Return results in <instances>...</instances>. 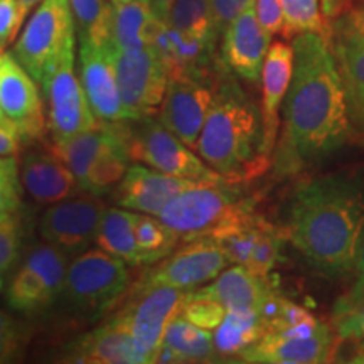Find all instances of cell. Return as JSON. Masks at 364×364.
<instances>
[{"label": "cell", "instance_id": "5bb4252c", "mask_svg": "<svg viewBox=\"0 0 364 364\" xmlns=\"http://www.w3.org/2000/svg\"><path fill=\"white\" fill-rule=\"evenodd\" d=\"M216 97V81L208 78H169L159 107V122L196 150Z\"/></svg>", "mask_w": 364, "mask_h": 364}, {"label": "cell", "instance_id": "f546056e", "mask_svg": "<svg viewBox=\"0 0 364 364\" xmlns=\"http://www.w3.org/2000/svg\"><path fill=\"white\" fill-rule=\"evenodd\" d=\"M112 134L107 144L100 150V154L91 164L88 177H86L85 193L93 196H105L113 193V189L120 184L127 171L130 167V156L124 140L118 135L115 127L110 125Z\"/></svg>", "mask_w": 364, "mask_h": 364}, {"label": "cell", "instance_id": "4316f807", "mask_svg": "<svg viewBox=\"0 0 364 364\" xmlns=\"http://www.w3.org/2000/svg\"><path fill=\"white\" fill-rule=\"evenodd\" d=\"M162 19L154 14L150 0L112 2L113 49H136L150 46Z\"/></svg>", "mask_w": 364, "mask_h": 364}, {"label": "cell", "instance_id": "cb8c5ba5", "mask_svg": "<svg viewBox=\"0 0 364 364\" xmlns=\"http://www.w3.org/2000/svg\"><path fill=\"white\" fill-rule=\"evenodd\" d=\"M19 169L22 188L41 204H54L85 193L70 167L51 149L27 152Z\"/></svg>", "mask_w": 364, "mask_h": 364}, {"label": "cell", "instance_id": "816d5d0a", "mask_svg": "<svg viewBox=\"0 0 364 364\" xmlns=\"http://www.w3.org/2000/svg\"><path fill=\"white\" fill-rule=\"evenodd\" d=\"M0 125H12L11 122H9V118L4 115V112H2V108H0ZM14 127V125H12Z\"/></svg>", "mask_w": 364, "mask_h": 364}, {"label": "cell", "instance_id": "9a60e30c", "mask_svg": "<svg viewBox=\"0 0 364 364\" xmlns=\"http://www.w3.org/2000/svg\"><path fill=\"white\" fill-rule=\"evenodd\" d=\"M228 263L230 262L225 252L215 240L198 238L186 241V247L181 250H174L140 282L149 285L174 287L189 292L215 280Z\"/></svg>", "mask_w": 364, "mask_h": 364}, {"label": "cell", "instance_id": "d4e9b609", "mask_svg": "<svg viewBox=\"0 0 364 364\" xmlns=\"http://www.w3.org/2000/svg\"><path fill=\"white\" fill-rule=\"evenodd\" d=\"M169 78H208L215 58V46L182 33L162 21L152 41Z\"/></svg>", "mask_w": 364, "mask_h": 364}, {"label": "cell", "instance_id": "7dc6e473", "mask_svg": "<svg viewBox=\"0 0 364 364\" xmlns=\"http://www.w3.org/2000/svg\"><path fill=\"white\" fill-rule=\"evenodd\" d=\"M150 4H152L154 14H156L159 19L167 21V17H169V12L172 9V4H174V0H150Z\"/></svg>", "mask_w": 364, "mask_h": 364}, {"label": "cell", "instance_id": "603a6c76", "mask_svg": "<svg viewBox=\"0 0 364 364\" xmlns=\"http://www.w3.org/2000/svg\"><path fill=\"white\" fill-rule=\"evenodd\" d=\"M63 359L90 364H145L130 332L113 317L71 341Z\"/></svg>", "mask_w": 364, "mask_h": 364}, {"label": "cell", "instance_id": "7bdbcfd3", "mask_svg": "<svg viewBox=\"0 0 364 364\" xmlns=\"http://www.w3.org/2000/svg\"><path fill=\"white\" fill-rule=\"evenodd\" d=\"M257 16L267 33L279 34L284 31V9L282 0H255Z\"/></svg>", "mask_w": 364, "mask_h": 364}, {"label": "cell", "instance_id": "60d3db41", "mask_svg": "<svg viewBox=\"0 0 364 364\" xmlns=\"http://www.w3.org/2000/svg\"><path fill=\"white\" fill-rule=\"evenodd\" d=\"M27 14L19 4V0H0V49L6 51L17 34Z\"/></svg>", "mask_w": 364, "mask_h": 364}, {"label": "cell", "instance_id": "6da1fadb", "mask_svg": "<svg viewBox=\"0 0 364 364\" xmlns=\"http://www.w3.org/2000/svg\"><path fill=\"white\" fill-rule=\"evenodd\" d=\"M294 73L284 100L277 169L294 174L339 152L351 136L348 97L329 36H295Z\"/></svg>", "mask_w": 364, "mask_h": 364}, {"label": "cell", "instance_id": "f907efd6", "mask_svg": "<svg viewBox=\"0 0 364 364\" xmlns=\"http://www.w3.org/2000/svg\"><path fill=\"white\" fill-rule=\"evenodd\" d=\"M356 359H353V363H364V339L359 341V346H358V353L356 356H354Z\"/></svg>", "mask_w": 364, "mask_h": 364}, {"label": "cell", "instance_id": "4fadbf2b", "mask_svg": "<svg viewBox=\"0 0 364 364\" xmlns=\"http://www.w3.org/2000/svg\"><path fill=\"white\" fill-rule=\"evenodd\" d=\"M211 238L225 252L228 262L248 268L255 275L268 280L279 263L284 235L252 209L221 228Z\"/></svg>", "mask_w": 364, "mask_h": 364}, {"label": "cell", "instance_id": "4dcf8cb0", "mask_svg": "<svg viewBox=\"0 0 364 364\" xmlns=\"http://www.w3.org/2000/svg\"><path fill=\"white\" fill-rule=\"evenodd\" d=\"M110 134V125L100 124L95 129L85 130L81 134L68 136V139L53 140V144L49 145V149L70 167L83 191L91 164L97 159L103 145L107 144Z\"/></svg>", "mask_w": 364, "mask_h": 364}, {"label": "cell", "instance_id": "e0dca14e", "mask_svg": "<svg viewBox=\"0 0 364 364\" xmlns=\"http://www.w3.org/2000/svg\"><path fill=\"white\" fill-rule=\"evenodd\" d=\"M329 41L343 76L349 115L364 132V9H349L331 21Z\"/></svg>", "mask_w": 364, "mask_h": 364}, {"label": "cell", "instance_id": "5b68a950", "mask_svg": "<svg viewBox=\"0 0 364 364\" xmlns=\"http://www.w3.org/2000/svg\"><path fill=\"white\" fill-rule=\"evenodd\" d=\"M233 182H198L182 191L162 209L159 218L179 235L181 241L211 238L225 228L252 211V204L231 188Z\"/></svg>", "mask_w": 364, "mask_h": 364}, {"label": "cell", "instance_id": "f1b7e54d", "mask_svg": "<svg viewBox=\"0 0 364 364\" xmlns=\"http://www.w3.org/2000/svg\"><path fill=\"white\" fill-rule=\"evenodd\" d=\"M95 243L103 252L124 260L127 265H142L135 238V213L127 211L125 208H107Z\"/></svg>", "mask_w": 364, "mask_h": 364}, {"label": "cell", "instance_id": "8fae6325", "mask_svg": "<svg viewBox=\"0 0 364 364\" xmlns=\"http://www.w3.org/2000/svg\"><path fill=\"white\" fill-rule=\"evenodd\" d=\"M105 211L107 206L100 196L88 193L49 204L39 223L41 240L53 245L71 260L97 241Z\"/></svg>", "mask_w": 364, "mask_h": 364}, {"label": "cell", "instance_id": "ab89813d", "mask_svg": "<svg viewBox=\"0 0 364 364\" xmlns=\"http://www.w3.org/2000/svg\"><path fill=\"white\" fill-rule=\"evenodd\" d=\"M22 189L17 159L0 157V218L19 211Z\"/></svg>", "mask_w": 364, "mask_h": 364}, {"label": "cell", "instance_id": "b9f144b4", "mask_svg": "<svg viewBox=\"0 0 364 364\" xmlns=\"http://www.w3.org/2000/svg\"><path fill=\"white\" fill-rule=\"evenodd\" d=\"M22 346V327L7 312L0 311V363L11 361Z\"/></svg>", "mask_w": 364, "mask_h": 364}, {"label": "cell", "instance_id": "e575fe53", "mask_svg": "<svg viewBox=\"0 0 364 364\" xmlns=\"http://www.w3.org/2000/svg\"><path fill=\"white\" fill-rule=\"evenodd\" d=\"M78 41L107 46L112 43L110 0H70Z\"/></svg>", "mask_w": 364, "mask_h": 364}, {"label": "cell", "instance_id": "f6af8a7d", "mask_svg": "<svg viewBox=\"0 0 364 364\" xmlns=\"http://www.w3.org/2000/svg\"><path fill=\"white\" fill-rule=\"evenodd\" d=\"M22 136L12 125H0V157L16 156L21 149Z\"/></svg>", "mask_w": 364, "mask_h": 364}, {"label": "cell", "instance_id": "8992f818", "mask_svg": "<svg viewBox=\"0 0 364 364\" xmlns=\"http://www.w3.org/2000/svg\"><path fill=\"white\" fill-rule=\"evenodd\" d=\"M110 125L122 136L132 161L177 177L208 182L226 181L152 115Z\"/></svg>", "mask_w": 364, "mask_h": 364}, {"label": "cell", "instance_id": "74e56055", "mask_svg": "<svg viewBox=\"0 0 364 364\" xmlns=\"http://www.w3.org/2000/svg\"><path fill=\"white\" fill-rule=\"evenodd\" d=\"M177 316L193 322L203 329L215 331L226 316V307L216 299L209 297L203 290H189L184 294Z\"/></svg>", "mask_w": 364, "mask_h": 364}, {"label": "cell", "instance_id": "7c38bea8", "mask_svg": "<svg viewBox=\"0 0 364 364\" xmlns=\"http://www.w3.org/2000/svg\"><path fill=\"white\" fill-rule=\"evenodd\" d=\"M75 51L68 53L41 83L48 102V129L53 140L68 139L100 125L75 71Z\"/></svg>", "mask_w": 364, "mask_h": 364}, {"label": "cell", "instance_id": "f35d334b", "mask_svg": "<svg viewBox=\"0 0 364 364\" xmlns=\"http://www.w3.org/2000/svg\"><path fill=\"white\" fill-rule=\"evenodd\" d=\"M22 252V220L19 213L0 218V289L14 270Z\"/></svg>", "mask_w": 364, "mask_h": 364}, {"label": "cell", "instance_id": "d590c367", "mask_svg": "<svg viewBox=\"0 0 364 364\" xmlns=\"http://www.w3.org/2000/svg\"><path fill=\"white\" fill-rule=\"evenodd\" d=\"M332 326L339 339H364V280L358 279L349 292L336 300L332 307Z\"/></svg>", "mask_w": 364, "mask_h": 364}, {"label": "cell", "instance_id": "ba28073f", "mask_svg": "<svg viewBox=\"0 0 364 364\" xmlns=\"http://www.w3.org/2000/svg\"><path fill=\"white\" fill-rule=\"evenodd\" d=\"M184 294L174 287L139 282L132 297L113 316L132 334L145 364L157 363L167 327L179 312Z\"/></svg>", "mask_w": 364, "mask_h": 364}, {"label": "cell", "instance_id": "3957f363", "mask_svg": "<svg viewBox=\"0 0 364 364\" xmlns=\"http://www.w3.org/2000/svg\"><path fill=\"white\" fill-rule=\"evenodd\" d=\"M228 71L226 66L220 70L215 103L196 152L213 171L235 184L262 174L270 159L263 149L262 112L228 76Z\"/></svg>", "mask_w": 364, "mask_h": 364}, {"label": "cell", "instance_id": "30bf717a", "mask_svg": "<svg viewBox=\"0 0 364 364\" xmlns=\"http://www.w3.org/2000/svg\"><path fill=\"white\" fill-rule=\"evenodd\" d=\"M112 49L118 88L132 120L159 112L166 97L169 73L152 46Z\"/></svg>", "mask_w": 364, "mask_h": 364}, {"label": "cell", "instance_id": "681fc988", "mask_svg": "<svg viewBox=\"0 0 364 364\" xmlns=\"http://www.w3.org/2000/svg\"><path fill=\"white\" fill-rule=\"evenodd\" d=\"M41 2H43V0H19V4L22 6V9H24L26 14H29L34 7H38Z\"/></svg>", "mask_w": 364, "mask_h": 364}, {"label": "cell", "instance_id": "db71d44e", "mask_svg": "<svg viewBox=\"0 0 364 364\" xmlns=\"http://www.w3.org/2000/svg\"><path fill=\"white\" fill-rule=\"evenodd\" d=\"M2 53H4V51H2V49H0V56H2Z\"/></svg>", "mask_w": 364, "mask_h": 364}, {"label": "cell", "instance_id": "1f68e13d", "mask_svg": "<svg viewBox=\"0 0 364 364\" xmlns=\"http://www.w3.org/2000/svg\"><path fill=\"white\" fill-rule=\"evenodd\" d=\"M265 334L260 314L248 309L226 311L223 322L215 329L218 356H240L245 349L257 343Z\"/></svg>", "mask_w": 364, "mask_h": 364}, {"label": "cell", "instance_id": "7402d4cb", "mask_svg": "<svg viewBox=\"0 0 364 364\" xmlns=\"http://www.w3.org/2000/svg\"><path fill=\"white\" fill-rule=\"evenodd\" d=\"M294 73V48L277 41L268 49L262 70V122L263 149L270 159L277 145L280 127V108L289 91Z\"/></svg>", "mask_w": 364, "mask_h": 364}, {"label": "cell", "instance_id": "83f0119b", "mask_svg": "<svg viewBox=\"0 0 364 364\" xmlns=\"http://www.w3.org/2000/svg\"><path fill=\"white\" fill-rule=\"evenodd\" d=\"M216 356L211 332L176 316L167 327L157 363H209Z\"/></svg>", "mask_w": 364, "mask_h": 364}, {"label": "cell", "instance_id": "ac0fdd59", "mask_svg": "<svg viewBox=\"0 0 364 364\" xmlns=\"http://www.w3.org/2000/svg\"><path fill=\"white\" fill-rule=\"evenodd\" d=\"M80 80L95 117L100 124H120L132 120L118 88L110 44L100 46L78 41Z\"/></svg>", "mask_w": 364, "mask_h": 364}, {"label": "cell", "instance_id": "f5cc1de1", "mask_svg": "<svg viewBox=\"0 0 364 364\" xmlns=\"http://www.w3.org/2000/svg\"><path fill=\"white\" fill-rule=\"evenodd\" d=\"M113 4H122V2H132V0H110Z\"/></svg>", "mask_w": 364, "mask_h": 364}, {"label": "cell", "instance_id": "ee69618b", "mask_svg": "<svg viewBox=\"0 0 364 364\" xmlns=\"http://www.w3.org/2000/svg\"><path fill=\"white\" fill-rule=\"evenodd\" d=\"M211 2L213 17L220 36L228 26L233 22L253 0H209Z\"/></svg>", "mask_w": 364, "mask_h": 364}, {"label": "cell", "instance_id": "ffe728a7", "mask_svg": "<svg viewBox=\"0 0 364 364\" xmlns=\"http://www.w3.org/2000/svg\"><path fill=\"white\" fill-rule=\"evenodd\" d=\"M198 182L203 181L171 176L145 164H134L112 194L113 201L120 208L159 216L177 194L193 188Z\"/></svg>", "mask_w": 364, "mask_h": 364}, {"label": "cell", "instance_id": "7a4b0ae2", "mask_svg": "<svg viewBox=\"0 0 364 364\" xmlns=\"http://www.w3.org/2000/svg\"><path fill=\"white\" fill-rule=\"evenodd\" d=\"M364 226V179L329 174L299 186L285 235L318 273L339 279L356 268Z\"/></svg>", "mask_w": 364, "mask_h": 364}, {"label": "cell", "instance_id": "8d00e7d4", "mask_svg": "<svg viewBox=\"0 0 364 364\" xmlns=\"http://www.w3.org/2000/svg\"><path fill=\"white\" fill-rule=\"evenodd\" d=\"M284 9V33L285 36H297L304 33L327 34L329 29L321 11V0H282Z\"/></svg>", "mask_w": 364, "mask_h": 364}, {"label": "cell", "instance_id": "836d02e7", "mask_svg": "<svg viewBox=\"0 0 364 364\" xmlns=\"http://www.w3.org/2000/svg\"><path fill=\"white\" fill-rule=\"evenodd\" d=\"M167 22L182 33L194 36L216 48L220 33L216 29L209 0H174Z\"/></svg>", "mask_w": 364, "mask_h": 364}, {"label": "cell", "instance_id": "52a82bcc", "mask_svg": "<svg viewBox=\"0 0 364 364\" xmlns=\"http://www.w3.org/2000/svg\"><path fill=\"white\" fill-rule=\"evenodd\" d=\"M76 39L70 0H43L17 38L12 54L41 85L68 53L76 51Z\"/></svg>", "mask_w": 364, "mask_h": 364}, {"label": "cell", "instance_id": "c3c4849f", "mask_svg": "<svg viewBox=\"0 0 364 364\" xmlns=\"http://www.w3.org/2000/svg\"><path fill=\"white\" fill-rule=\"evenodd\" d=\"M354 272H356V277H358V279L364 280V226H363L361 238H359V245H358L356 268H354Z\"/></svg>", "mask_w": 364, "mask_h": 364}, {"label": "cell", "instance_id": "277c9868", "mask_svg": "<svg viewBox=\"0 0 364 364\" xmlns=\"http://www.w3.org/2000/svg\"><path fill=\"white\" fill-rule=\"evenodd\" d=\"M130 273L127 263L98 250L71 258L59 302L73 317L93 322L127 294Z\"/></svg>", "mask_w": 364, "mask_h": 364}, {"label": "cell", "instance_id": "9c48e42d", "mask_svg": "<svg viewBox=\"0 0 364 364\" xmlns=\"http://www.w3.org/2000/svg\"><path fill=\"white\" fill-rule=\"evenodd\" d=\"M70 258L53 245L41 241L26 255L6 289V302L12 311L38 314L59 302Z\"/></svg>", "mask_w": 364, "mask_h": 364}, {"label": "cell", "instance_id": "d6a6232c", "mask_svg": "<svg viewBox=\"0 0 364 364\" xmlns=\"http://www.w3.org/2000/svg\"><path fill=\"white\" fill-rule=\"evenodd\" d=\"M135 238L142 265L159 263L174 252L181 238L159 216L135 213Z\"/></svg>", "mask_w": 364, "mask_h": 364}, {"label": "cell", "instance_id": "bcb514c9", "mask_svg": "<svg viewBox=\"0 0 364 364\" xmlns=\"http://www.w3.org/2000/svg\"><path fill=\"white\" fill-rule=\"evenodd\" d=\"M353 0H321L322 16L327 22L338 19L341 14L349 11Z\"/></svg>", "mask_w": 364, "mask_h": 364}, {"label": "cell", "instance_id": "44dd1931", "mask_svg": "<svg viewBox=\"0 0 364 364\" xmlns=\"http://www.w3.org/2000/svg\"><path fill=\"white\" fill-rule=\"evenodd\" d=\"M332 344V331L324 322L316 334L309 338H289L267 332L245 349L240 358L243 363L258 364H318L329 361Z\"/></svg>", "mask_w": 364, "mask_h": 364}, {"label": "cell", "instance_id": "2e32d148", "mask_svg": "<svg viewBox=\"0 0 364 364\" xmlns=\"http://www.w3.org/2000/svg\"><path fill=\"white\" fill-rule=\"evenodd\" d=\"M0 108L22 139H41L48 129L36 80L12 51H4L0 56Z\"/></svg>", "mask_w": 364, "mask_h": 364}, {"label": "cell", "instance_id": "d6986e66", "mask_svg": "<svg viewBox=\"0 0 364 364\" xmlns=\"http://www.w3.org/2000/svg\"><path fill=\"white\" fill-rule=\"evenodd\" d=\"M221 38V61L230 73L248 83H258L272 34L258 21L255 0L223 31Z\"/></svg>", "mask_w": 364, "mask_h": 364}, {"label": "cell", "instance_id": "484cf974", "mask_svg": "<svg viewBox=\"0 0 364 364\" xmlns=\"http://www.w3.org/2000/svg\"><path fill=\"white\" fill-rule=\"evenodd\" d=\"M199 290L221 302L226 311L248 309L258 314L265 300L273 294L265 279L255 275L241 265L223 270L211 284Z\"/></svg>", "mask_w": 364, "mask_h": 364}]
</instances>
